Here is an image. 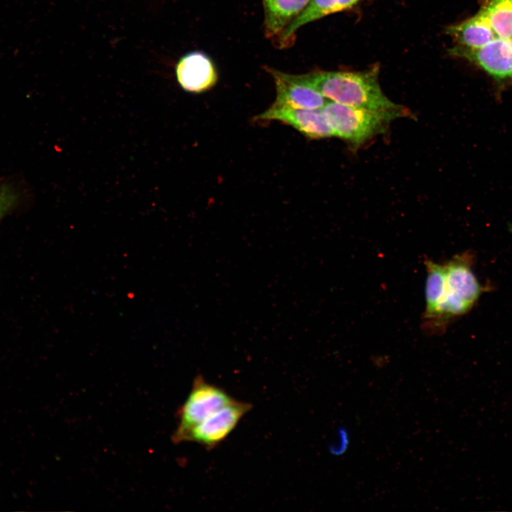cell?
Listing matches in <instances>:
<instances>
[{"mask_svg":"<svg viewBox=\"0 0 512 512\" xmlns=\"http://www.w3.org/2000/svg\"><path fill=\"white\" fill-rule=\"evenodd\" d=\"M304 79L330 101L373 111L405 109L390 100L378 82V67L361 72L315 70Z\"/></svg>","mask_w":512,"mask_h":512,"instance_id":"6da1fadb","label":"cell"},{"mask_svg":"<svg viewBox=\"0 0 512 512\" xmlns=\"http://www.w3.org/2000/svg\"><path fill=\"white\" fill-rule=\"evenodd\" d=\"M443 265L445 280L442 299L432 319L423 326L430 334H438L450 319L466 313L481 293L467 255L455 256Z\"/></svg>","mask_w":512,"mask_h":512,"instance_id":"7a4b0ae2","label":"cell"},{"mask_svg":"<svg viewBox=\"0 0 512 512\" xmlns=\"http://www.w3.org/2000/svg\"><path fill=\"white\" fill-rule=\"evenodd\" d=\"M321 112L334 136L358 147L382 133L388 123L410 115L407 108L401 110L373 111L356 108L329 100Z\"/></svg>","mask_w":512,"mask_h":512,"instance_id":"3957f363","label":"cell"},{"mask_svg":"<svg viewBox=\"0 0 512 512\" xmlns=\"http://www.w3.org/2000/svg\"><path fill=\"white\" fill-rule=\"evenodd\" d=\"M235 400L222 388L198 375L178 411V424L173 437L175 442H183L192 428Z\"/></svg>","mask_w":512,"mask_h":512,"instance_id":"277c9868","label":"cell"},{"mask_svg":"<svg viewBox=\"0 0 512 512\" xmlns=\"http://www.w3.org/2000/svg\"><path fill=\"white\" fill-rule=\"evenodd\" d=\"M252 405L235 400L192 428L183 441L193 442L211 449L233 432Z\"/></svg>","mask_w":512,"mask_h":512,"instance_id":"5b68a950","label":"cell"},{"mask_svg":"<svg viewBox=\"0 0 512 512\" xmlns=\"http://www.w3.org/2000/svg\"><path fill=\"white\" fill-rule=\"evenodd\" d=\"M449 51L452 55L476 64L497 82H512V43L510 41L493 39L476 49L457 45Z\"/></svg>","mask_w":512,"mask_h":512,"instance_id":"8992f818","label":"cell"},{"mask_svg":"<svg viewBox=\"0 0 512 512\" xmlns=\"http://www.w3.org/2000/svg\"><path fill=\"white\" fill-rule=\"evenodd\" d=\"M275 84L274 103L294 108L321 110L329 101L309 85L302 74L294 75L268 68Z\"/></svg>","mask_w":512,"mask_h":512,"instance_id":"52a82bcc","label":"cell"},{"mask_svg":"<svg viewBox=\"0 0 512 512\" xmlns=\"http://www.w3.org/2000/svg\"><path fill=\"white\" fill-rule=\"evenodd\" d=\"M260 120H277L289 124L310 139L334 136L321 110L294 108L273 103L255 117Z\"/></svg>","mask_w":512,"mask_h":512,"instance_id":"ba28073f","label":"cell"},{"mask_svg":"<svg viewBox=\"0 0 512 512\" xmlns=\"http://www.w3.org/2000/svg\"><path fill=\"white\" fill-rule=\"evenodd\" d=\"M176 75L184 90L194 93L210 90L218 80L213 62L201 52H192L183 56L176 65Z\"/></svg>","mask_w":512,"mask_h":512,"instance_id":"9c48e42d","label":"cell"},{"mask_svg":"<svg viewBox=\"0 0 512 512\" xmlns=\"http://www.w3.org/2000/svg\"><path fill=\"white\" fill-rule=\"evenodd\" d=\"M362 0H309L300 14L285 28L277 39L278 46L290 45L299 28L328 15L352 8Z\"/></svg>","mask_w":512,"mask_h":512,"instance_id":"30bf717a","label":"cell"},{"mask_svg":"<svg viewBox=\"0 0 512 512\" xmlns=\"http://www.w3.org/2000/svg\"><path fill=\"white\" fill-rule=\"evenodd\" d=\"M265 11V33L277 39L285 28L304 9L309 0H262Z\"/></svg>","mask_w":512,"mask_h":512,"instance_id":"8fae6325","label":"cell"},{"mask_svg":"<svg viewBox=\"0 0 512 512\" xmlns=\"http://www.w3.org/2000/svg\"><path fill=\"white\" fill-rule=\"evenodd\" d=\"M447 33L455 40L458 46L469 49L481 48L492 40L491 28L479 14L449 26Z\"/></svg>","mask_w":512,"mask_h":512,"instance_id":"7c38bea8","label":"cell"},{"mask_svg":"<svg viewBox=\"0 0 512 512\" xmlns=\"http://www.w3.org/2000/svg\"><path fill=\"white\" fill-rule=\"evenodd\" d=\"M478 14L491 28L492 40L512 43V0H490Z\"/></svg>","mask_w":512,"mask_h":512,"instance_id":"4fadbf2b","label":"cell"},{"mask_svg":"<svg viewBox=\"0 0 512 512\" xmlns=\"http://www.w3.org/2000/svg\"><path fill=\"white\" fill-rule=\"evenodd\" d=\"M425 264L427 279L425 284L426 306L423 314V325L431 321L437 311L442 299L445 280L443 265L430 260H426Z\"/></svg>","mask_w":512,"mask_h":512,"instance_id":"5bb4252c","label":"cell"},{"mask_svg":"<svg viewBox=\"0 0 512 512\" xmlns=\"http://www.w3.org/2000/svg\"><path fill=\"white\" fill-rule=\"evenodd\" d=\"M16 199V194L10 186H0V218L11 208Z\"/></svg>","mask_w":512,"mask_h":512,"instance_id":"9a60e30c","label":"cell"}]
</instances>
